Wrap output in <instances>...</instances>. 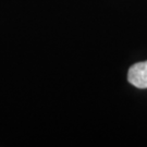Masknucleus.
Here are the masks:
<instances>
[{
	"label": "nucleus",
	"mask_w": 147,
	"mask_h": 147,
	"mask_svg": "<svg viewBox=\"0 0 147 147\" xmlns=\"http://www.w3.org/2000/svg\"><path fill=\"white\" fill-rule=\"evenodd\" d=\"M127 81L137 88H147V61L133 64L129 69Z\"/></svg>",
	"instance_id": "obj_1"
}]
</instances>
